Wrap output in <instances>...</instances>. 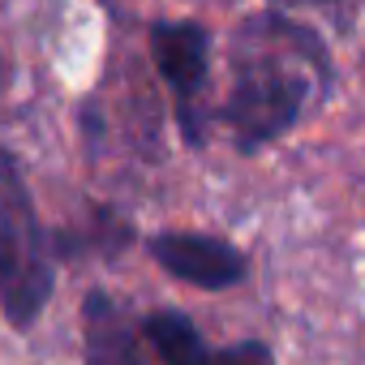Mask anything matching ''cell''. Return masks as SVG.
<instances>
[{"label":"cell","instance_id":"obj_6","mask_svg":"<svg viewBox=\"0 0 365 365\" xmlns=\"http://www.w3.org/2000/svg\"><path fill=\"white\" fill-rule=\"evenodd\" d=\"M142 335L163 365H215V352L180 309H155L142 318Z\"/></svg>","mask_w":365,"mask_h":365},{"label":"cell","instance_id":"obj_3","mask_svg":"<svg viewBox=\"0 0 365 365\" xmlns=\"http://www.w3.org/2000/svg\"><path fill=\"white\" fill-rule=\"evenodd\" d=\"M150 258L172 279L207 288V292L237 288L250 271V262L237 245H228L224 237H207V232H159V237H150Z\"/></svg>","mask_w":365,"mask_h":365},{"label":"cell","instance_id":"obj_4","mask_svg":"<svg viewBox=\"0 0 365 365\" xmlns=\"http://www.w3.org/2000/svg\"><path fill=\"white\" fill-rule=\"evenodd\" d=\"M150 61L159 78L180 99V120L190 116L194 95L207 86L211 69V31L202 22H150Z\"/></svg>","mask_w":365,"mask_h":365},{"label":"cell","instance_id":"obj_2","mask_svg":"<svg viewBox=\"0 0 365 365\" xmlns=\"http://www.w3.org/2000/svg\"><path fill=\"white\" fill-rule=\"evenodd\" d=\"M56 275L39 211L9 150H0V309L9 327L26 331L52 301Z\"/></svg>","mask_w":365,"mask_h":365},{"label":"cell","instance_id":"obj_5","mask_svg":"<svg viewBox=\"0 0 365 365\" xmlns=\"http://www.w3.org/2000/svg\"><path fill=\"white\" fill-rule=\"evenodd\" d=\"M82 352L86 365H146L138 327L129 322L125 305L103 288L82 301Z\"/></svg>","mask_w":365,"mask_h":365},{"label":"cell","instance_id":"obj_7","mask_svg":"<svg viewBox=\"0 0 365 365\" xmlns=\"http://www.w3.org/2000/svg\"><path fill=\"white\" fill-rule=\"evenodd\" d=\"M215 365H275L271 348L258 344V339H241V344H228L215 352Z\"/></svg>","mask_w":365,"mask_h":365},{"label":"cell","instance_id":"obj_1","mask_svg":"<svg viewBox=\"0 0 365 365\" xmlns=\"http://www.w3.org/2000/svg\"><path fill=\"white\" fill-rule=\"evenodd\" d=\"M241 48H250V52H245V61H237L232 95L220 116L237 133L241 150H262L275 138H284L309 103L314 82L305 69H297V61L327 65V56H322V43L305 26L275 18V14L254 18L241 31Z\"/></svg>","mask_w":365,"mask_h":365}]
</instances>
